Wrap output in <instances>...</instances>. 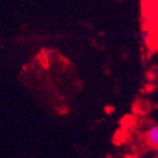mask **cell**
<instances>
[{
    "label": "cell",
    "mask_w": 158,
    "mask_h": 158,
    "mask_svg": "<svg viewBox=\"0 0 158 158\" xmlns=\"http://www.w3.org/2000/svg\"><path fill=\"white\" fill-rule=\"evenodd\" d=\"M142 39H143L144 41H148V40H149V34H148L147 32H143V34H142Z\"/></svg>",
    "instance_id": "cell-2"
},
{
    "label": "cell",
    "mask_w": 158,
    "mask_h": 158,
    "mask_svg": "<svg viewBox=\"0 0 158 158\" xmlns=\"http://www.w3.org/2000/svg\"><path fill=\"white\" fill-rule=\"evenodd\" d=\"M144 142L152 149H158V124H153L146 130Z\"/></svg>",
    "instance_id": "cell-1"
}]
</instances>
